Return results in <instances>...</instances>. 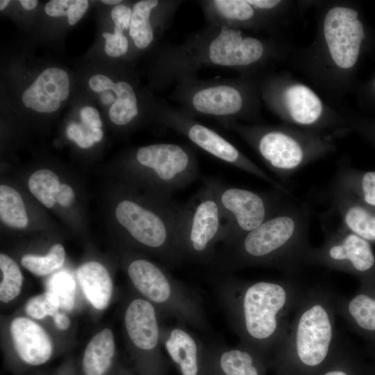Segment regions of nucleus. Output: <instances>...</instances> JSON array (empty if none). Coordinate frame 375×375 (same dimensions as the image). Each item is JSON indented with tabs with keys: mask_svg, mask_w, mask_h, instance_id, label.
I'll use <instances>...</instances> for the list:
<instances>
[{
	"mask_svg": "<svg viewBox=\"0 0 375 375\" xmlns=\"http://www.w3.org/2000/svg\"><path fill=\"white\" fill-rule=\"evenodd\" d=\"M315 6L318 12L312 42L294 48L283 62L338 103L352 90L357 67L372 38L355 3L318 1Z\"/></svg>",
	"mask_w": 375,
	"mask_h": 375,
	"instance_id": "nucleus-1",
	"label": "nucleus"
},
{
	"mask_svg": "<svg viewBox=\"0 0 375 375\" xmlns=\"http://www.w3.org/2000/svg\"><path fill=\"white\" fill-rule=\"evenodd\" d=\"M294 48L279 36H258L226 26L207 25L178 44L163 48L156 68L158 86L197 75L206 67L236 70L255 76L276 62H284Z\"/></svg>",
	"mask_w": 375,
	"mask_h": 375,
	"instance_id": "nucleus-2",
	"label": "nucleus"
},
{
	"mask_svg": "<svg viewBox=\"0 0 375 375\" xmlns=\"http://www.w3.org/2000/svg\"><path fill=\"white\" fill-rule=\"evenodd\" d=\"M338 297L322 289L303 294L272 362L277 375H315L337 353Z\"/></svg>",
	"mask_w": 375,
	"mask_h": 375,
	"instance_id": "nucleus-3",
	"label": "nucleus"
},
{
	"mask_svg": "<svg viewBox=\"0 0 375 375\" xmlns=\"http://www.w3.org/2000/svg\"><path fill=\"white\" fill-rule=\"evenodd\" d=\"M309 210L286 201L281 208L233 245L235 265H264L294 274L306 265Z\"/></svg>",
	"mask_w": 375,
	"mask_h": 375,
	"instance_id": "nucleus-4",
	"label": "nucleus"
},
{
	"mask_svg": "<svg viewBox=\"0 0 375 375\" xmlns=\"http://www.w3.org/2000/svg\"><path fill=\"white\" fill-rule=\"evenodd\" d=\"M219 124L237 133L283 179L336 150L333 135L284 123L261 125L225 121Z\"/></svg>",
	"mask_w": 375,
	"mask_h": 375,
	"instance_id": "nucleus-5",
	"label": "nucleus"
},
{
	"mask_svg": "<svg viewBox=\"0 0 375 375\" xmlns=\"http://www.w3.org/2000/svg\"><path fill=\"white\" fill-rule=\"evenodd\" d=\"M257 76L201 79L197 75L183 77L174 84L169 99L192 117L207 116L219 122H253L261 109Z\"/></svg>",
	"mask_w": 375,
	"mask_h": 375,
	"instance_id": "nucleus-6",
	"label": "nucleus"
},
{
	"mask_svg": "<svg viewBox=\"0 0 375 375\" xmlns=\"http://www.w3.org/2000/svg\"><path fill=\"white\" fill-rule=\"evenodd\" d=\"M257 80L262 102L284 124L334 137L349 132L341 110L328 105L289 72H264Z\"/></svg>",
	"mask_w": 375,
	"mask_h": 375,
	"instance_id": "nucleus-7",
	"label": "nucleus"
},
{
	"mask_svg": "<svg viewBox=\"0 0 375 375\" xmlns=\"http://www.w3.org/2000/svg\"><path fill=\"white\" fill-rule=\"evenodd\" d=\"M243 288L240 315L244 335L260 351H276L304 293L291 279L257 281Z\"/></svg>",
	"mask_w": 375,
	"mask_h": 375,
	"instance_id": "nucleus-8",
	"label": "nucleus"
},
{
	"mask_svg": "<svg viewBox=\"0 0 375 375\" xmlns=\"http://www.w3.org/2000/svg\"><path fill=\"white\" fill-rule=\"evenodd\" d=\"M212 190L225 219L223 240L232 244L278 211L287 201L277 190L256 192L233 187L215 178L204 180Z\"/></svg>",
	"mask_w": 375,
	"mask_h": 375,
	"instance_id": "nucleus-9",
	"label": "nucleus"
},
{
	"mask_svg": "<svg viewBox=\"0 0 375 375\" xmlns=\"http://www.w3.org/2000/svg\"><path fill=\"white\" fill-rule=\"evenodd\" d=\"M176 236L179 249L204 258L215 242L223 240L225 219L211 188L203 185L185 203H177Z\"/></svg>",
	"mask_w": 375,
	"mask_h": 375,
	"instance_id": "nucleus-10",
	"label": "nucleus"
},
{
	"mask_svg": "<svg viewBox=\"0 0 375 375\" xmlns=\"http://www.w3.org/2000/svg\"><path fill=\"white\" fill-rule=\"evenodd\" d=\"M176 206L172 201L149 207L126 199L118 203L115 215L117 222L135 241L162 251L169 260H174L181 253L176 236Z\"/></svg>",
	"mask_w": 375,
	"mask_h": 375,
	"instance_id": "nucleus-11",
	"label": "nucleus"
},
{
	"mask_svg": "<svg viewBox=\"0 0 375 375\" xmlns=\"http://www.w3.org/2000/svg\"><path fill=\"white\" fill-rule=\"evenodd\" d=\"M152 109L163 126L184 135L212 156L261 178L274 189L291 196L282 185L267 174L231 142L215 130L199 122L194 117L164 101L153 103Z\"/></svg>",
	"mask_w": 375,
	"mask_h": 375,
	"instance_id": "nucleus-12",
	"label": "nucleus"
},
{
	"mask_svg": "<svg viewBox=\"0 0 375 375\" xmlns=\"http://www.w3.org/2000/svg\"><path fill=\"white\" fill-rule=\"evenodd\" d=\"M134 159L149 174L158 198L166 201H173L172 194L193 182L199 173L196 155L185 144L158 143L141 147Z\"/></svg>",
	"mask_w": 375,
	"mask_h": 375,
	"instance_id": "nucleus-13",
	"label": "nucleus"
},
{
	"mask_svg": "<svg viewBox=\"0 0 375 375\" xmlns=\"http://www.w3.org/2000/svg\"><path fill=\"white\" fill-rule=\"evenodd\" d=\"M306 264L363 274L374 269L375 256L369 242L340 226L326 233L320 247H310Z\"/></svg>",
	"mask_w": 375,
	"mask_h": 375,
	"instance_id": "nucleus-14",
	"label": "nucleus"
},
{
	"mask_svg": "<svg viewBox=\"0 0 375 375\" xmlns=\"http://www.w3.org/2000/svg\"><path fill=\"white\" fill-rule=\"evenodd\" d=\"M197 3L203 12L208 25L278 36L279 29L249 0H202L198 1Z\"/></svg>",
	"mask_w": 375,
	"mask_h": 375,
	"instance_id": "nucleus-15",
	"label": "nucleus"
},
{
	"mask_svg": "<svg viewBox=\"0 0 375 375\" xmlns=\"http://www.w3.org/2000/svg\"><path fill=\"white\" fill-rule=\"evenodd\" d=\"M15 353L25 365H44L51 358L53 346L45 330L38 323L25 317H15L10 326Z\"/></svg>",
	"mask_w": 375,
	"mask_h": 375,
	"instance_id": "nucleus-16",
	"label": "nucleus"
},
{
	"mask_svg": "<svg viewBox=\"0 0 375 375\" xmlns=\"http://www.w3.org/2000/svg\"><path fill=\"white\" fill-rule=\"evenodd\" d=\"M69 93V79L65 71L50 67L44 69L22 94L25 106L38 112H53Z\"/></svg>",
	"mask_w": 375,
	"mask_h": 375,
	"instance_id": "nucleus-17",
	"label": "nucleus"
},
{
	"mask_svg": "<svg viewBox=\"0 0 375 375\" xmlns=\"http://www.w3.org/2000/svg\"><path fill=\"white\" fill-rule=\"evenodd\" d=\"M331 209L339 217L341 226L368 242H375V211L351 195L331 186Z\"/></svg>",
	"mask_w": 375,
	"mask_h": 375,
	"instance_id": "nucleus-18",
	"label": "nucleus"
},
{
	"mask_svg": "<svg viewBox=\"0 0 375 375\" xmlns=\"http://www.w3.org/2000/svg\"><path fill=\"white\" fill-rule=\"evenodd\" d=\"M124 324L128 337L138 349H153L158 342L159 331L155 309L148 301L136 299L128 306Z\"/></svg>",
	"mask_w": 375,
	"mask_h": 375,
	"instance_id": "nucleus-19",
	"label": "nucleus"
},
{
	"mask_svg": "<svg viewBox=\"0 0 375 375\" xmlns=\"http://www.w3.org/2000/svg\"><path fill=\"white\" fill-rule=\"evenodd\" d=\"M127 272L135 288L149 300L160 303L169 298V281L164 272L152 262L135 259L129 263Z\"/></svg>",
	"mask_w": 375,
	"mask_h": 375,
	"instance_id": "nucleus-20",
	"label": "nucleus"
},
{
	"mask_svg": "<svg viewBox=\"0 0 375 375\" xmlns=\"http://www.w3.org/2000/svg\"><path fill=\"white\" fill-rule=\"evenodd\" d=\"M77 279L87 299L97 310L110 303L113 283L107 269L100 262H87L77 270Z\"/></svg>",
	"mask_w": 375,
	"mask_h": 375,
	"instance_id": "nucleus-21",
	"label": "nucleus"
},
{
	"mask_svg": "<svg viewBox=\"0 0 375 375\" xmlns=\"http://www.w3.org/2000/svg\"><path fill=\"white\" fill-rule=\"evenodd\" d=\"M115 342L110 328L96 333L87 344L81 360L83 375H107L114 362Z\"/></svg>",
	"mask_w": 375,
	"mask_h": 375,
	"instance_id": "nucleus-22",
	"label": "nucleus"
},
{
	"mask_svg": "<svg viewBox=\"0 0 375 375\" xmlns=\"http://www.w3.org/2000/svg\"><path fill=\"white\" fill-rule=\"evenodd\" d=\"M331 186L375 211V171L362 172L342 164Z\"/></svg>",
	"mask_w": 375,
	"mask_h": 375,
	"instance_id": "nucleus-23",
	"label": "nucleus"
},
{
	"mask_svg": "<svg viewBox=\"0 0 375 375\" xmlns=\"http://www.w3.org/2000/svg\"><path fill=\"white\" fill-rule=\"evenodd\" d=\"M337 313L353 326L366 331L375 332V297L360 292L345 299L337 298Z\"/></svg>",
	"mask_w": 375,
	"mask_h": 375,
	"instance_id": "nucleus-24",
	"label": "nucleus"
},
{
	"mask_svg": "<svg viewBox=\"0 0 375 375\" xmlns=\"http://www.w3.org/2000/svg\"><path fill=\"white\" fill-rule=\"evenodd\" d=\"M166 350L181 375H198V349L193 338L181 328L173 329L165 342Z\"/></svg>",
	"mask_w": 375,
	"mask_h": 375,
	"instance_id": "nucleus-25",
	"label": "nucleus"
},
{
	"mask_svg": "<svg viewBox=\"0 0 375 375\" xmlns=\"http://www.w3.org/2000/svg\"><path fill=\"white\" fill-rule=\"evenodd\" d=\"M115 101L109 108L110 121L117 126H126L136 120L140 115L138 97L133 85L126 81H119L112 90Z\"/></svg>",
	"mask_w": 375,
	"mask_h": 375,
	"instance_id": "nucleus-26",
	"label": "nucleus"
},
{
	"mask_svg": "<svg viewBox=\"0 0 375 375\" xmlns=\"http://www.w3.org/2000/svg\"><path fill=\"white\" fill-rule=\"evenodd\" d=\"M247 349H233L224 352L219 366L224 375H264L265 363L261 356Z\"/></svg>",
	"mask_w": 375,
	"mask_h": 375,
	"instance_id": "nucleus-27",
	"label": "nucleus"
},
{
	"mask_svg": "<svg viewBox=\"0 0 375 375\" xmlns=\"http://www.w3.org/2000/svg\"><path fill=\"white\" fill-rule=\"evenodd\" d=\"M157 1L141 0L132 7L128 34L135 47L139 50L149 47L157 37L150 23V15Z\"/></svg>",
	"mask_w": 375,
	"mask_h": 375,
	"instance_id": "nucleus-28",
	"label": "nucleus"
},
{
	"mask_svg": "<svg viewBox=\"0 0 375 375\" xmlns=\"http://www.w3.org/2000/svg\"><path fill=\"white\" fill-rule=\"evenodd\" d=\"M0 217L6 225L24 228L28 224V216L19 193L6 185L0 186Z\"/></svg>",
	"mask_w": 375,
	"mask_h": 375,
	"instance_id": "nucleus-29",
	"label": "nucleus"
},
{
	"mask_svg": "<svg viewBox=\"0 0 375 375\" xmlns=\"http://www.w3.org/2000/svg\"><path fill=\"white\" fill-rule=\"evenodd\" d=\"M60 183L58 176L49 169H39L28 179V188L32 194L47 208L56 203Z\"/></svg>",
	"mask_w": 375,
	"mask_h": 375,
	"instance_id": "nucleus-30",
	"label": "nucleus"
},
{
	"mask_svg": "<svg viewBox=\"0 0 375 375\" xmlns=\"http://www.w3.org/2000/svg\"><path fill=\"white\" fill-rule=\"evenodd\" d=\"M65 251L60 244H55L44 256L26 254L21 259L22 265L32 274L46 276L60 268L65 262Z\"/></svg>",
	"mask_w": 375,
	"mask_h": 375,
	"instance_id": "nucleus-31",
	"label": "nucleus"
},
{
	"mask_svg": "<svg viewBox=\"0 0 375 375\" xmlns=\"http://www.w3.org/2000/svg\"><path fill=\"white\" fill-rule=\"evenodd\" d=\"M0 300L7 303L20 294L24 277L17 262L5 253L0 254Z\"/></svg>",
	"mask_w": 375,
	"mask_h": 375,
	"instance_id": "nucleus-32",
	"label": "nucleus"
},
{
	"mask_svg": "<svg viewBox=\"0 0 375 375\" xmlns=\"http://www.w3.org/2000/svg\"><path fill=\"white\" fill-rule=\"evenodd\" d=\"M60 306L58 297L49 291L29 299L25 305V312L33 319H41L47 316L53 317Z\"/></svg>",
	"mask_w": 375,
	"mask_h": 375,
	"instance_id": "nucleus-33",
	"label": "nucleus"
},
{
	"mask_svg": "<svg viewBox=\"0 0 375 375\" xmlns=\"http://www.w3.org/2000/svg\"><path fill=\"white\" fill-rule=\"evenodd\" d=\"M315 375H357L349 356L342 345L335 356Z\"/></svg>",
	"mask_w": 375,
	"mask_h": 375,
	"instance_id": "nucleus-34",
	"label": "nucleus"
},
{
	"mask_svg": "<svg viewBox=\"0 0 375 375\" xmlns=\"http://www.w3.org/2000/svg\"><path fill=\"white\" fill-rule=\"evenodd\" d=\"M341 112L349 132H357L375 144V120L357 116L349 111Z\"/></svg>",
	"mask_w": 375,
	"mask_h": 375,
	"instance_id": "nucleus-35",
	"label": "nucleus"
},
{
	"mask_svg": "<svg viewBox=\"0 0 375 375\" xmlns=\"http://www.w3.org/2000/svg\"><path fill=\"white\" fill-rule=\"evenodd\" d=\"M93 128L82 122H71L66 128V134L69 140L74 141L80 147L86 149L95 143L92 138Z\"/></svg>",
	"mask_w": 375,
	"mask_h": 375,
	"instance_id": "nucleus-36",
	"label": "nucleus"
},
{
	"mask_svg": "<svg viewBox=\"0 0 375 375\" xmlns=\"http://www.w3.org/2000/svg\"><path fill=\"white\" fill-rule=\"evenodd\" d=\"M102 36L106 40L105 51L109 56L120 57L127 53L129 42L124 34L117 35L103 32Z\"/></svg>",
	"mask_w": 375,
	"mask_h": 375,
	"instance_id": "nucleus-37",
	"label": "nucleus"
},
{
	"mask_svg": "<svg viewBox=\"0 0 375 375\" xmlns=\"http://www.w3.org/2000/svg\"><path fill=\"white\" fill-rule=\"evenodd\" d=\"M132 8L124 3L116 5L111 10V17L115 24L114 33L124 34V31L129 30Z\"/></svg>",
	"mask_w": 375,
	"mask_h": 375,
	"instance_id": "nucleus-38",
	"label": "nucleus"
},
{
	"mask_svg": "<svg viewBox=\"0 0 375 375\" xmlns=\"http://www.w3.org/2000/svg\"><path fill=\"white\" fill-rule=\"evenodd\" d=\"M56 280L58 282L53 284L55 288H53V291L51 292H54L58 297L61 306H64L65 304L67 307H69V306H72L74 288L73 287L70 288L71 283L69 281V278L67 276L64 278L60 277L56 278Z\"/></svg>",
	"mask_w": 375,
	"mask_h": 375,
	"instance_id": "nucleus-39",
	"label": "nucleus"
},
{
	"mask_svg": "<svg viewBox=\"0 0 375 375\" xmlns=\"http://www.w3.org/2000/svg\"><path fill=\"white\" fill-rule=\"evenodd\" d=\"M73 0L49 1L45 5V12L51 17H67L69 8Z\"/></svg>",
	"mask_w": 375,
	"mask_h": 375,
	"instance_id": "nucleus-40",
	"label": "nucleus"
},
{
	"mask_svg": "<svg viewBox=\"0 0 375 375\" xmlns=\"http://www.w3.org/2000/svg\"><path fill=\"white\" fill-rule=\"evenodd\" d=\"M88 7L87 0H73L67 15L68 24L70 26L75 25L83 16Z\"/></svg>",
	"mask_w": 375,
	"mask_h": 375,
	"instance_id": "nucleus-41",
	"label": "nucleus"
},
{
	"mask_svg": "<svg viewBox=\"0 0 375 375\" xmlns=\"http://www.w3.org/2000/svg\"><path fill=\"white\" fill-rule=\"evenodd\" d=\"M81 122L91 128H101L103 124L99 111L94 107L85 106L80 111Z\"/></svg>",
	"mask_w": 375,
	"mask_h": 375,
	"instance_id": "nucleus-42",
	"label": "nucleus"
},
{
	"mask_svg": "<svg viewBox=\"0 0 375 375\" xmlns=\"http://www.w3.org/2000/svg\"><path fill=\"white\" fill-rule=\"evenodd\" d=\"M115 83L111 78L102 74H95L88 81L90 88L97 92L112 91Z\"/></svg>",
	"mask_w": 375,
	"mask_h": 375,
	"instance_id": "nucleus-43",
	"label": "nucleus"
},
{
	"mask_svg": "<svg viewBox=\"0 0 375 375\" xmlns=\"http://www.w3.org/2000/svg\"><path fill=\"white\" fill-rule=\"evenodd\" d=\"M74 198L72 188L67 184H61L56 194V201L63 207H69Z\"/></svg>",
	"mask_w": 375,
	"mask_h": 375,
	"instance_id": "nucleus-44",
	"label": "nucleus"
},
{
	"mask_svg": "<svg viewBox=\"0 0 375 375\" xmlns=\"http://www.w3.org/2000/svg\"><path fill=\"white\" fill-rule=\"evenodd\" d=\"M358 93L364 101L375 103V75L359 90Z\"/></svg>",
	"mask_w": 375,
	"mask_h": 375,
	"instance_id": "nucleus-45",
	"label": "nucleus"
},
{
	"mask_svg": "<svg viewBox=\"0 0 375 375\" xmlns=\"http://www.w3.org/2000/svg\"><path fill=\"white\" fill-rule=\"evenodd\" d=\"M56 326L60 330H67L70 326V319L65 313L57 312L53 317Z\"/></svg>",
	"mask_w": 375,
	"mask_h": 375,
	"instance_id": "nucleus-46",
	"label": "nucleus"
},
{
	"mask_svg": "<svg viewBox=\"0 0 375 375\" xmlns=\"http://www.w3.org/2000/svg\"><path fill=\"white\" fill-rule=\"evenodd\" d=\"M109 91H105L101 92L100 95V100L103 104H112L116 100V95H114V92Z\"/></svg>",
	"mask_w": 375,
	"mask_h": 375,
	"instance_id": "nucleus-47",
	"label": "nucleus"
},
{
	"mask_svg": "<svg viewBox=\"0 0 375 375\" xmlns=\"http://www.w3.org/2000/svg\"><path fill=\"white\" fill-rule=\"evenodd\" d=\"M19 3L24 9L31 10L37 6L38 1L37 0H20Z\"/></svg>",
	"mask_w": 375,
	"mask_h": 375,
	"instance_id": "nucleus-48",
	"label": "nucleus"
},
{
	"mask_svg": "<svg viewBox=\"0 0 375 375\" xmlns=\"http://www.w3.org/2000/svg\"><path fill=\"white\" fill-rule=\"evenodd\" d=\"M102 3L108 4V5H118L122 3V1L121 0H102Z\"/></svg>",
	"mask_w": 375,
	"mask_h": 375,
	"instance_id": "nucleus-49",
	"label": "nucleus"
},
{
	"mask_svg": "<svg viewBox=\"0 0 375 375\" xmlns=\"http://www.w3.org/2000/svg\"><path fill=\"white\" fill-rule=\"evenodd\" d=\"M10 3L9 0H1L0 1V10H3Z\"/></svg>",
	"mask_w": 375,
	"mask_h": 375,
	"instance_id": "nucleus-50",
	"label": "nucleus"
},
{
	"mask_svg": "<svg viewBox=\"0 0 375 375\" xmlns=\"http://www.w3.org/2000/svg\"><path fill=\"white\" fill-rule=\"evenodd\" d=\"M129 375H132V374H129Z\"/></svg>",
	"mask_w": 375,
	"mask_h": 375,
	"instance_id": "nucleus-51",
	"label": "nucleus"
}]
</instances>
